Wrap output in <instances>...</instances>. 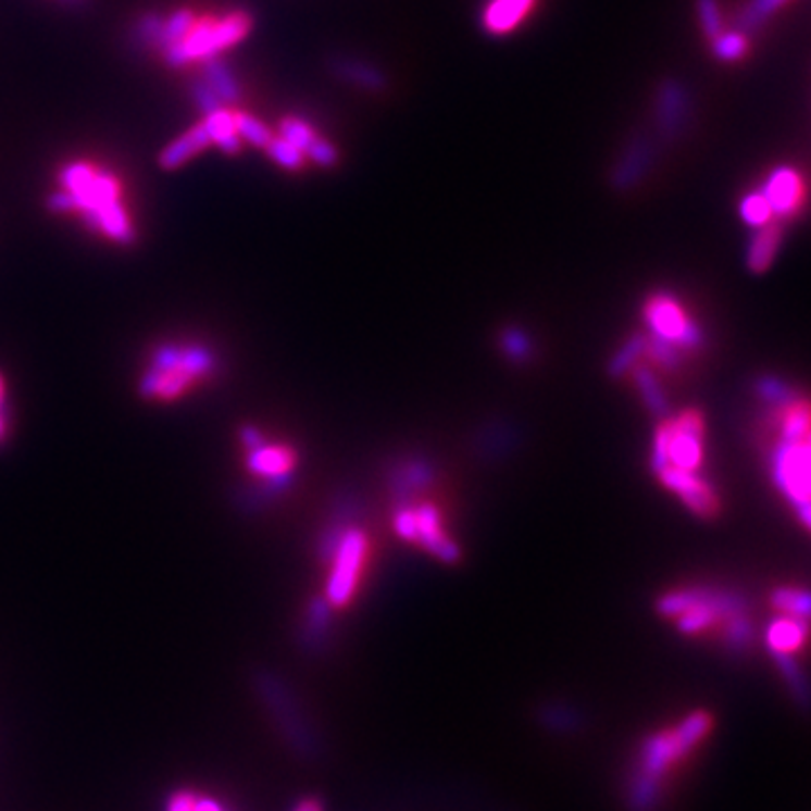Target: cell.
<instances>
[{
	"instance_id": "cell-1",
	"label": "cell",
	"mask_w": 811,
	"mask_h": 811,
	"mask_svg": "<svg viewBox=\"0 0 811 811\" xmlns=\"http://www.w3.org/2000/svg\"><path fill=\"white\" fill-rule=\"evenodd\" d=\"M64 190L48 199L54 212H79L86 226L111 237L117 244H132L136 239L134 226L120 203V187L111 174L96 172L77 163L59 174Z\"/></svg>"
},
{
	"instance_id": "cell-2",
	"label": "cell",
	"mask_w": 811,
	"mask_h": 811,
	"mask_svg": "<svg viewBox=\"0 0 811 811\" xmlns=\"http://www.w3.org/2000/svg\"><path fill=\"white\" fill-rule=\"evenodd\" d=\"M710 728V712L695 710L676 726L653 733L642 741L638 766L629 785V804L634 811H651L659 804L667 771L688 758L708 737Z\"/></svg>"
},
{
	"instance_id": "cell-3",
	"label": "cell",
	"mask_w": 811,
	"mask_h": 811,
	"mask_svg": "<svg viewBox=\"0 0 811 811\" xmlns=\"http://www.w3.org/2000/svg\"><path fill=\"white\" fill-rule=\"evenodd\" d=\"M214 354L201 346L165 342L151 354L140 379V392L149 399H178L214 372Z\"/></svg>"
},
{
	"instance_id": "cell-4",
	"label": "cell",
	"mask_w": 811,
	"mask_h": 811,
	"mask_svg": "<svg viewBox=\"0 0 811 811\" xmlns=\"http://www.w3.org/2000/svg\"><path fill=\"white\" fill-rule=\"evenodd\" d=\"M251 25H253V18L244 12L230 14L222 18L220 23L201 21L190 27V33L185 35L180 43L165 50L167 64L174 68H180L185 64H190V61L195 59L214 57L216 52H222L230 48L233 43L241 41L248 29H251Z\"/></svg>"
},
{
	"instance_id": "cell-5",
	"label": "cell",
	"mask_w": 811,
	"mask_h": 811,
	"mask_svg": "<svg viewBox=\"0 0 811 811\" xmlns=\"http://www.w3.org/2000/svg\"><path fill=\"white\" fill-rule=\"evenodd\" d=\"M327 557H332V573L325 590V602L340 609L346 607L357 592L359 575L367 559V537L363 529L350 527L336 541L327 544Z\"/></svg>"
},
{
	"instance_id": "cell-6",
	"label": "cell",
	"mask_w": 811,
	"mask_h": 811,
	"mask_svg": "<svg viewBox=\"0 0 811 811\" xmlns=\"http://www.w3.org/2000/svg\"><path fill=\"white\" fill-rule=\"evenodd\" d=\"M809 440L779 442L773 451V478L789 501L800 510L802 525H809Z\"/></svg>"
},
{
	"instance_id": "cell-7",
	"label": "cell",
	"mask_w": 811,
	"mask_h": 811,
	"mask_svg": "<svg viewBox=\"0 0 811 811\" xmlns=\"http://www.w3.org/2000/svg\"><path fill=\"white\" fill-rule=\"evenodd\" d=\"M647 323L651 325V334L659 336L676 348L693 350L701 346V332L688 319L683 307L670 296H653L645 307Z\"/></svg>"
},
{
	"instance_id": "cell-8",
	"label": "cell",
	"mask_w": 811,
	"mask_h": 811,
	"mask_svg": "<svg viewBox=\"0 0 811 811\" xmlns=\"http://www.w3.org/2000/svg\"><path fill=\"white\" fill-rule=\"evenodd\" d=\"M296 466V456L289 447L264 445V440L248 449V470L258 478L266 481V487L285 489L289 485V474Z\"/></svg>"
},
{
	"instance_id": "cell-9",
	"label": "cell",
	"mask_w": 811,
	"mask_h": 811,
	"mask_svg": "<svg viewBox=\"0 0 811 811\" xmlns=\"http://www.w3.org/2000/svg\"><path fill=\"white\" fill-rule=\"evenodd\" d=\"M773 216H794L804 201V183L791 167H777L771 172L762 190Z\"/></svg>"
},
{
	"instance_id": "cell-10",
	"label": "cell",
	"mask_w": 811,
	"mask_h": 811,
	"mask_svg": "<svg viewBox=\"0 0 811 811\" xmlns=\"http://www.w3.org/2000/svg\"><path fill=\"white\" fill-rule=\"evenodd\" d=\"M665 487L676 491L683 503L688 506L699 516H712L716 512V496L714 491L695 474V472H681L674 466H663L657 472Z\"/></svg>"
},
{
	"instance_id": "cell-11",
	"label": "cell",
	"mask_w": 811,
	"mask_h": 811,
	"mask_svg": "<svg viewBox=\"0 0 811 811\" xmlns=\"http://www.w3.org/2000/svg\"><path fill=\"white\" fill-rule=\"evenodd\" d=\"M424 546L428 552L438 554L442 561H458L460 550L458 546L445 535L442 516L435 506H420L415 510V541Z\"/></svg>"
},
{
	"instance_id": "cell-12",
	"label": "cell",
	"mask_w": 811,
	"mask_h": 811,
	"mask_svg": "<svg viewBox=\"0 0 811 811\" xmlns=\"http://www.w3.org/2000/svg\"><path fill=\"white\" fill-rule=\"evenodd\" d=\"M537 0H489L483 12V25L489 35L506 37L533 14Z\"/></svg>"
},
{
	"instance_id": "cell-13",
	"label": "cell",
	"mask_w": 811,
	"mask_h": 811,
	"mask_svg": "<svg viewBox=\"0 0 811 811\" xmlns=\"http://www.w3.org/2000/svg\"><path fill=\"white\" fill-rule=\"evenodd\" d=\"M688 111H690V104H688L685 90L674 82L665 84V88L659 92V100H657L659 129L665 136L678 134L683 129V120L685 115H688Z\"/></svg>"
},
{
	"instance_id": "cell-14",
	"label": "cell",
	"mask_w": 811,
	"mask_h": 811,
	"mask_svg": "<svg viewBox=\"0 0 811 811\" xmlns=\"http://www.w3.org/2000/svg\"><path fill=\"white\" fill-rule=\"evenodd\" d=\"M210 145V136H208V129L205 124H197L195 129L187 132L185 136H180L178 140H174L159 159V165L163 170H176L180 165H185L187 161L192 159V155H197L199 151H203L205 147Z\"/></svg>"
},
{
	"instance_id": "cell-15",
	"label": "cell",
	"mask_w": 811,
	"mask_h": 811,
	"mask_svg": "<svg viewBox=\"0 0 811 811\" xmlns=\"http://www.w3.org/2000/svg\"><path fill=\"white\" fill-rule=\"evenodd\" d=\"M783 244V226L779 224H766L758 230L751 246H748V269L753 273H764Z\"/></svg>"
},
{
	"instance_id": "cell-16",
	"label": "cell",
	"mask_w": 811,
	"mask_h": 811,
	"mask_svg": "<svg viewBox=\"0 0 811 811\" xmlns=\"http://www.w3.org/2000/svg\"><path fill=\"white\" fill-rule=\"evenodd\" d=\"M804 638H807L804 620H796V617H787V615L775 620L766 632V640H769L771 651L783 653V657H791L794 651H798L802 647Z\"/></svg>"
},
{
	"instance_id": "cell-17",
	"label": "cell",
	"mask_w": 811,
	"mask_h": 811,
	"mask_svg": "<svg viewBox=\"0 0 811 811\" xmlns=\"http://www.w3.org/2000/svg\"><path fill=\"white\" fill-rule=\"evenodd\" d=\"M203 79L216 92V98L222 100V104H233L239 100V84L224 61L216 57L203 59Z\"/></svg>"
},
{
	"instance_id": "cell-18",
	"label": "cell",
	"mask_w": 811,
	"mask_h": 811,
	"mask_svg": "<svg viewBox=\"0 0 811 811\" xmlns=\"http://www.w3.org/2000/svg\"><path fill=\"white\" fill-rule=\"evenodd\" d=\"M203 124H205V129H208L210 142H216V147H220L226 153L239 151L241 138L235 132V113H230L226 109H220V111L210 113L203 120Z\"/></svg>"
},
{
	"instance_id": "cell-19",
	"label": "cell",
	"mask_w": 811,
	"mask_h": 811,
	"mask_svg": "<svg viewBox=\"0 0 811 811\" xmlns=\"http://www.w3.org/2000/svg\"><path fill=\"white\" fill-rule=\"evenodd\" d=\"M334 71L357 86L370 88V90H382L386 86V77L382 71L372 68L367 64H361V61L354 59H338L334 64Z\"/></svg>"
},
{
	"instance_id": "cell-20",
	"label": "cell",
	"mask_w": 811,
	"mask_h": 811,
	"mask_svg": "<svg viewBox=\"0 0 811 811\" xmlns=\"http://www.w3.org/2000/svg\"><path fill=\"white\" fill-rule=\"evenodd\" d=\"M649 161H651V153L647 151L645 145L632 147L625 155H622V161L617 163V170H615V176H613L615 185L617 187H632L642 176Z\"/></svg>"
},
{
	"instance_id": "cell-21",
	"label": "cell",
	"mask_w": 811,
	"mask_h": 811,
	"mask_svg": "<svg viewBox=\"0 0 811 811\" xmlns=\"http://www.w3.org/2000/svg\"><path fill=\"white\" fill-rule=\"evenodd\" d=\"M634 379H636V386H638L645 403L649 406V411L653 415H665L670 406H667V397H665L663 388L659 386L657 377H653V374L645 365L636 363L634 365Z\"/></svg>"
},
{
	"instance_id": "cell-22",
	"label": "cell",
	"mask_w": 811,
	"mask_h": 811,
	"mask_svg": "<svg viewBox=\"0 0 811 811\" xmlns=\"http://www.w3.org/2000/svg\"><path fill=\"white\" fill-rule=\"evenodd\" d=\"M783 440L804 442L809 440V406L807 401H794L783 417Z\"/></svg>"
},
{
	"instance_id": "cell-23",
	"label": "cell",
	"mask_w": 811,
	"mask_h": 811,
	"mask_svg": "<svg viewBox=\"0 0 811 811\" xmlns=\"http://www.w3.org/2000/svg\"><path fill=\"white\" fill-rule=\"evenodd\" d=\"M773 607L787 615V617H796V620H807V613H809V596L807 590H800V588H777L773 592Z\"/></svg>"
},
{
	"instance_id": "cell-24",
	"label": "cell",
	"mask_w": 811,
	"mask_h": 811,
	"mask_svg": "<svg viewBox=\"0 0 811 811\" xmlns=\"http://www.w3.org/2000/svg\"><path fill=\"white\" fill-rule=\"evenodd\" d=\"M192 25H195V14L187 12V10H178L170 18H165L163 35H161V48H163V52L170 50V48H174L176 43H180L185 39V35L190 33Z\"/></svg>"
},
{
	"instance_id": "cell-25",
	"label": "cell",
	"mask_w": 811,
	"mask_h": 811,
	"mask_svg": "<svg viewBox=\"0 0 811 811\" xmlns=\"http://www.w3.org/2000/svg\"><path fill=\"white\" fill-rule=\"evenodd\" d=\"M235 132H237L239 138L248 140L255 147H266L269 140L273 138L271 129L266 127L264 122H260L253 115H246V113H235Z\"/></svg>"
},
{
	"instance_id": "cell-26",
	"label": "cell",
	"mask_w": 811,
	"mask_h": 811,
	"mask_svg": "<svg viewBox=\"0 0 811 811\" xmlns=\"http://www.w3.org/2000/svg\"><path fill=\"white\" fill-rule=\"evenodd\" d=\"M712 52L722 61H739L748 52V39L744 33H722L712 39Z\"/></svg>"
},
{
	"instance_id": "cell-27",
	"label": "cell",
	"mask_w": 811,
	"mask_h": 811,
	"mask_svg": "<svg viewBox=\"0 0 811 811\" xmlns=\"http://www.w3.org/2000/svg\"><path fill=\"white\" fill-rule=\"evenodd\" d=\"M739 212H741V220L748 226H756V228H762V226L771 224V220H773V212H771L762 192H753V195L744 197V201L739 205Z\"/></svg>"
},
{
	"instance_id": "cell-28",
	"label": "cell",
	"mask_w": 811,
	"mask_h": 811,
	"mask_svg": "<svg viewBox=\"0 0 811 811\" xmlns=\"http://www.w3.org/2000/svg\"><path fill=\"white\" fill-rule=\"evenodd\" d=\"M266 151L277 165H283L287 170H300L304 163V153L291 142H287L285 138H271L266 145Z\"/></svg>"
},
{
	"instance_id": "cell-29",
	"label": "cell",
	"mask_w": 811,
	"mask_h": 811,
	"mask_svg": "<svg viewBox=\"0 0 811 811\" xmlns=\"http://www.w3.org/2000/svg\"><path fill=\"white\" fill-rule=\"evenodd\" d=\"M163 23L165 18L161 14L155 12H149L145 14L138 25H136V41L142 46V48H161V35H163Z\"/></svg>"
},
{
	"instance_id": "cell-30",
	"label": "cell",
	"mask_w": 811,
	"mask_h": 811,
	"mask_svg": "<svg viewBox=\"0 0 811 811\" xmlns=\"http://www.w3.org/2000/svg\"><path fill=\"white\" fill-rule=\"evenodd\" d=\"M279 132H283V138L287 142H291L294 147H298L302 153L307 151V147L311 145V140H314V132H311V127L307 122L298 120V117H285L283 124H279Z\"/></svg>"
},
{
	"instance_id": "cell-31",
	"label": "cell",
	"mask_w": 811,
	"mask_h": 811,
	"mask_svg": "<svg viewBox=\"0 0 811 811\" xmlns=\"http://www.w3.org/2000/svg\"><path fill=\"white\" fill-rule=\"evenodd\" d=\"M645 352V336H634L625 348H622L613 361H611V374H615V377H620V374H625L627 370H632L636 363H638V357Z\"/></svg>"
},
{
	"instance_id": "cell-32",
	"label": "cell",
	"mask_w": 811,
	"mask_h": 811,
	"mask_svg": "<svg viewBox=\"0 0 811 811\" xmlns=\"http://www.w3.org/2000/svg\"><path fill=\"white\" fill-rule=\"evenodd\" d=\"M699 21L703 33L714 39L724 33V21H722V10L716 5V0H699Z\"/></svg>"
},
{
	"instance_id": "cell-33",
	"label": "cell",
	"mask_w": 811,
	"mask_h": 811,
	"mask_svg": "<svg viewBox=\"0 0 811 811\" xmlns=\"http://www.w3.org/2000/svg\"><path fill=\"white\" fill-rule=\"evenodd\" d=\"M789 0H753L751 5L744 10L741 25L744 27H758L762 21H766L773 12H777Z\"/></svg>"
},
{
	"instance_id": "cell-34",
	"label": "cell",
	"mask_w": 811,
	"mask_h": 811,
	"mask_svg": "<svg viewBox=\"0 0 811 811\" xmlns=\"http://www.w3.org/2000/svg\"><path fill=\"white\" fill-rule=\"evenodd\" d=\"M192 98H195L197 107H199L205 115H210V113H214V111L224 109L222 100L216 98V92L208 86L205 79H197V82L192 84Z\"/></svg>"
},
{
	"instance_id": "cell-35",
	"label": "cell",
	"mask_w": 811,
	"mask_h": 811,
	"mask_svg": "<svg viewBox=\"0 0 811 811\" xmlns=\"http://www.w3.org/2000/svg\"><path fill=\"white\" fill-rule=\"evenodd\" d=\"M304 153H307L309 159L314 161L316 165H321V167H332V165H336V161H338V151H336V147H334L332 142H327V140H321V138H314V140H311V145L307 147Z\"/></svg>"
},
{
	"instance_id": "cell-36",
	"label": "cell",
	"mask_w": 811,
	"mask_h": 811,
	"mask_svg": "<svg viewBox=\"0 0 811 811\" xmlns=\"http://www.w3.org/2000/svg\"><path fill=\"white\" fill-rule=\"evenodd\" d=\"M503 348L514 359H527L529 357V340L516 329H510V332L503 334Z\"/></svg>"
},
{
	"instance_id": "cell-37",
	"label": "cell",
	"mask_w": 811,
	"mask_h": 811,
	"mask_svg": "<svg viewBox=\"0 0 811 811\" xmlns=\"http://www.w3.org/2000/svg\"><path fill=\"white\" fill-rule=\"evenodd\" d=\"M760 392L762 397L771 399V401H789V388L785 384H779L777 379H766L760 384Z\"/></svg>"
},
{
	"instance_id": "cell-38",
	"label": "cell",
	"mask_w": 811,
	"mask_h": 811,
	"mask_svg": "<svg viewBox=\"0 0 811 811\" xmlns=\"http://www.w3.org/2000/svg\"><path fill=\"white\" fill-rule=\"evenodd\" d=\"M3 406H5V386H3V377H0V438H3V433H5V413H3Z\"/></svg>"
}]
</instances>
